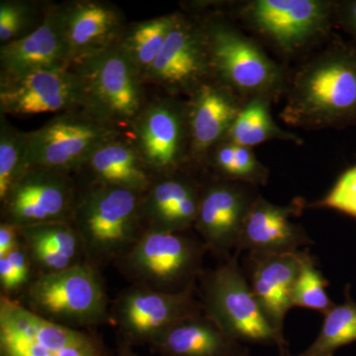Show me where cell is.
I'll list each match as a JSON object with an SVG mask.
<instances>
[{"label": "cell", "mask_w": 356, "mask_h": 356, "mask_svg": "<svg viewBox=\"0 0 356 356\" xmlns=\"http://www.w3.org/2000/svg\"><path fill=\"white\" fill-rule=\"evenodd\" d=\"M196 286L180 292H163L131 285L117 296L110 309L119 341L137 346L149 344L184 318L202 313Z\"/></svg>", "instance_id": "10"}, {"label": "cell", "mask_w": 356, "mask_h": 356, "mask_svg": "<svg viewBox=\"0 0 356 356\" xmlns=\"http://www.w3.org/2000/svg\"><path fill=\"white\" fill-rule=\"evenodd\" d=\"M254 187L221 179L202 188L194 228L206 250L225 257L236 250L248 210L259 196Z\"/></svg>", "instance_id": "16"}, {"label": "cell", "mask_w": 356, "mask_h": 356, "mask_svg": "<svg viewBox=\"0 0 356 356\" xmlns=\"http://www.w3.org/2000/svg\"><path fill=\"white\" fill-rule=\"evenodd\" d=\"M149 346L161 356H250L240 341L222 332L204 312L172 325Z\"/></svg>", "instance_id": "22"}, {"label": "cell", "mask_w": 356, "mask_h": 356, "mask_svg": "<svg viewBox=\"0 0 356 356\" xmlns=\"http://www.w3.org/2000/svg\"><path fill=\"white\" fill-rule=\"evenodd\" d=\"M70 69L83 83V109L127 133L147 103L144 93L146 83L119 46Z\"/></svg>", "instance_id": "7"}, {"label": "cell", "mask_w": 356, "mask_h": 356, "mask_svg": "<svg viewBox=\"0 0 356 356\" xmlns=\"http://www.w3.org/2000/svg\"><path fill=\"white\" fill-rule=\"evenodd\" d=\"M299 270L292 288V306L321 312L331 310L334 304L325 292L329 281L317 268L315 259L307 250H299Z\"/></svg>", "instance_id": "30"}, {"label": "cell", "mask_w": 356, "mask_h": 356, "mask_svg": "<svg viewBox=\"0 0 356 356\" xmlns=\"http://www.w3.org/2000/svg\"><path fill=\"white\" fill-rule=\"evenodd\" d=\"M280 117L294 127L356 126V47L337 42L304 65Z\"/></svg>", "instance_id": "1"}, {"label": "cell", "mask_w": 356, "mask_h": 356, "mask_svg": "<svg viewBox=\"0 0 356 356\" xmlns=\"http://www.w3.org/2000/svg\"><path fill=\"white\" fill-rule=\"evenodd\" d=\"M213 77L245 102L273 99L285 88L284 72L261 47L221 19L202 23Z\"/></svg>", "instance_id": "6"}, {"label": "cell", "mask_w": 356, "mask_h": 356, "mask_svg": "<svg viewBox=\"0 0 356 356\" xmlns=\"http://www.w3.org/2000/svg\"><path fill=\"white\" fill-rule=\"evenodd\" d=\"M76 196L70 173L27 168L1 201L2 222L19 228L70 222Z\"/></svg>", "instance_id": "13"}, {"label": "cell", "mask_w": 356, "mask_h": 356, "mask_svg": "<svg viewBox=\"0 0 356 356\" xmlns=\"http://www.w3.org/2000/svg\"><path fill=\"white\" fill-rule=\"evenodd\" d=\"M0 356L112 355L97 332L55 324L1 295Z\"/></svg>", "instance_id": "8"}, {"label": "cell", "mask_w": 356, "mask_h": 356, "mask_svg": "<svg viewBox=\"0 0 356 356\" xmlns=\"http://www.w3.org/2000/svg\"><path fill=\"white\" fill-rule=\"evenodd\" d=\"M116 356H140L133 350V348L129 344L118 341L117 346Z\"/></svg>", "instance_id": "37"}, {"label": "cell", "mask_w": 356, "mask_h": 356, "mask_svg": "<svg viewBox=\"0 0 356 356\" xmlns=\"http://www.w3.org/2000/svg\"><path fill=\"white\" fill-rule=\"evenodd\" d=\"M128 132L126 136L156 177L179 172L191 158L186 105L173 96L147 102Z\"/></svg>", "instance_id": "11"}, {"label": "cell", "mask_w": 356, "mask_h": 356, "mask_svg": "<svg viewBox=\"0 0 356 356\" xmlns=\"http://www.w3.org/2000/svg\"><path fill=\"white\" fill-rule=\"evenodd\" d=\"M21 234L19 227L10 222H2L0 224V257L8 254L20 243Z\"/></svg>", "instance_id": "36"}, {"label": "cell", "mask_w": 356, "mask_h": 356, "mask_svg": "<svg viewBox=\"0 0 356 356\" xmlns=\"http://www.w3.org/2000/svg\"><path fill=\"white\" fill-rule=\"evenodd\" d=\"M46 13V11H44ZM37 4L24 0L0 1V42L1 44L24 38L43 21Z\"/></svg>", "instance_id": "32"}, {"label": "cell", "mask_w": 356, "mask_h": 356, "mask_svg": "<svg viewBox=\"0 0 356 356\" xmlns=\"http://www.w3.org/2000/svg\"><path fill=\"white\" fill-rule=\"evenodd\" d=\"M36 275L60 273L86 262L83 243L70 222L20 228Z\"/></svg>", "instance_id": "25"}, {"label": "cell", "mask_w": 356, "mask_h": 356, "mask_svg": "<svg viewBox=\"0 0 356 356\" xmlns=\"http://www.w3.org/2000/svg\"><path fill=\"white\" fill-rule=\"evenodd\" d=\"M204 314L241 343L275 346L287 353L284 336L274 329L262 310L236 257L200 276Z\"/></svg>", "instance_id": "4"}, {"label": "cell", "mask_w": 356, "mask_h": 356, "mask_svg": "<svg viewBox=\"0 0 356 356\" xmlns=\"http://www.w3.org/2000/svg\"><path fill=\"white\" fill-rule=\"evenodd\" d=\"M270 102L267 98L257 97L243 103L224 140L250 149L270 140L301 144L299 137L276 125L271 117Z\"/></svg>", "instance_id": "27"}, {"label": "cell", "mask_w": 356, "mask_h": 356, "mask_svg": "<svg viewBox=\"0 0 356 356\" xmlns=\"http://www.w3.org/2000/svg\"><path fill=\"white\" fill-rule=\"evenodd\" d=\"M324 316V324L316 341L295 356H332L341 346L356 341V303L348 289L343 303L334 304Z\"/></svg>", "instance_id": "29"}, {"label": "cell", "mask_w": 356, "mask_h": 356, "mask_svg": "<svg viewBox=\"0 0 356 356\" xmlns=\"http://www.w3.org/2000/svg\"><path fill=\"white\" fill-rule=\"evenodd\" d=\"M180 14L172 13L127 26L119 48L144 79L156 60Z\"/></svg>", "instance_id": "26"}, {"label": "cell", "mask_w": 356, "mask_h": 356, "mask_svg": "<svg viewBox=\"0 0 356 356\" xmlns=\"http://www.w3.org/2000/svg\"><path fill=\"white\" fill-rule=\"evenodd\" d=\"M84 108L83 83L70 69L0 76V113L31 116Z\"/></svg>", "instance_id": "15"}, {"label": "cell", "mask_w": 356, "mask_h": 356, "mask_svg": "<svg viewBox=\"0 0 356 356\" xmlns=\"http://www.w3.org/2000/svg\"><path fill=\"white\" fill-rule=\"evenodd\" d=\"M36 276L25 245L21 243L8 254L0 257V288L2 296L22 295Z\"/></svg>", "instance_id": "33"}, {"label": "cell", "mask_w": 356, "mask_h": 356, "mask_svg": "<svg viewBox=\"0 0 356 356\" xmlns=\"http://www.w3.org/2000/svg\"><path fill=\"white\" fill-rule=\"evenodd\" d=\"M191 159L202 161L226 137L243 103L231 90L210 79L199 86L185 102Z\"/></svg>", "instance_id": "19"}, {"label": "cell", "mask_w": 356, "mask_h": 356, "mask_svg": "<svg viewBox=\"0 0 356 356\" xmlns=\"http://www.w3.org/2000/svg\"><path fill=\"white\" fill-rule=\"evenodd\" d=\"M205 245L184 233L145 229L132 248L115 262L131 285L163 292L196 286L202 275Z\"/></svg>", "instance_id": "5"}, {"label": "cell", "mask_w": 356, "mask_h": 356, "mask_svg": "<svg viewBox=\"0 0 356 356\" xmlns=\"http://www.w3.org/2000/svg\"><path fill=\"white\" fill-rule=\"evenodd\" d=\"M334 20L341 29L351 36L356 44V0L336 2Z\"/></svg>", "instance_id": "35"}, {"label": "cell", "mask_w": 356, "mask_h": 356, "mask_svg": "<svg viewBox=\"0 0 356 356\" xmlns=\"http://www.w3.org/2000/svg\"><path fill=\"white\" fill-rule=\"evenodd\" d=\"M207 39L202 24L181 14L146 76L170 96L189 97L206 81L213 79Z\"/></svg>", "instance_id": "14"}, {"label": "cell", "mask_w": 356, "mask_h": 356, "mask_svg": "<svg viewBox=\"0 0 356 356\" xmlns=\"http://www.w3.org/2000/svg\"><path fill=\"white\" fill-rule=\"evenodd\" d=\"M250 287L276 331L283 334V323L292 308V288L299 270V250L292 254L250 257Z\"/></svg>", "instance_id": "23"}, {"label": "cell", "mask_w": 356, "mask_h": 356, "mask_svg": "<svg viewBox=\"0 0 356 356\" xmlns=\"http://www.w3.org/2000/svg\"><path fill=\"white\" fill-rule=\"evenodd\" d=\"M211 165L227 181L259 186L266 184L268 170L257 161L250 147L222 140L211 151Z\"/></svg>", "instance_id": "28"}, {"label": "cell", "mask_w": 356, "mask_h": 356, "mask_svg": "<svg viewBox=\"0 0 356 356\" xmlns=\"http://www.w3.org/2000/svg\"><path fill=\"white\" fill-rule=\"evenodd\" d=\"M124 134L86 110L64 112L43 127L27 132L26 165L77 172L98 147Z\"/></svg>", "instance_id": "9"}, {"label": "cell", "mask_w": 356, "mask_h": 356, "mask_svg": "<svg viewBox=\"0 0 356 356\" xmlns=\"http://www.w3.org/2000/svg\"><path fill=\"white\" fill-rule=\"evenodd\" d=\"M18 301L40 317L74 329L91 330L111 322L102 274L86 262L35 276Z\"/></svg>", "instance_id": "3"}, {"label": "cell", "mask_w": 356, "mask_h": 356, "mask_svg": "<svg viewBox=\"0 0 356 356\" xmlns=\"http://www.w3.org/2000/svg\"><path fill=\"white\" fill-rule=\"evenodd\" d=\"M27 132H22L0 115V201L27 170Z\"/></svg>", "instance_id": "31"}, {"label": "cell", "mask_w": 356, "mask_h": 356, "mask_svg": "<svg viewBox=\"0 0 356 356\" xmlns=\"http://www.w3.org/2000/svg\"><path fill=\"white\" fill-rule=\"evenodd\" d=\"M81 170L88 172L90 184L118 187L140 194L149 189L156 178L126 134L98 147Z\"/></svg>", "instance_id": "24"}, {"label": "cell", "mask_w": 356, "mask_h": 356, "mask_svg": "<svg viewBox=\"0 0 356 356\" xmlns=\"http://www.w3.org/2000/svg\"><path fill=\"white\" fill-rule=\"evenodd\" d=\"M336 2L255 0L243 8L245 20L285 53H294L331 29Z\"/></svg>", "instance_id": "12"}, {"label": "cell", "mask_w": 356, "mask_h": 356, "mask_svg": "<svg viewBox=\"0 0 356 356\" xmlns=\"http://www.w3.org/2000/svg\"><path fill=\"white\" fill-rule=\"evenodd\" d=\"M312 207L330 208L356 218V165L344 172L322 200Z\"/></svg>", "instance_id": "34"}, {"label": "cell", "mask_w": 356, "mask_h": 356, "mask_svg": "<svg viewBox=\"0 0 356 356\" xmlns=\"http://www.w3.org/2000/svg\"><path fill=\"white\" fill-rule=\"evenodd\" d=\"M303 201L278 206L257 196L248 210L236 252L247 250L250 257L292 254L313 242L299 225L292 222L305 207Z\"/></svg>", "instance_id": "18"}, {"label": "cell", "mask_w": 356, "mask_h": 356, "mask_svg": "<svg viewBox=\"0 0 356 356\" xmlns=\"http://www.w3.org/2000/svg\"><path fill=\"white\" fill-rule=\"evenodd\" d=\"M1 76L69 70L70 60L58 6H49L31 34L0 47Z\"/></svg>", "instance_id": "20"}, {"label": "cell", "mask_w": 356, "mask_h": 356, "mask_svg": "<svg viewBox=\"0 0 356 356\" xmlns=\"http://www.w3.org/2000/svg\"><path fill=\"white\" fill-rule=\"evenodd\" d=\"M143 194L90 184L77 192L70 222L83 243L86 264L100 269L115 264L145 231Z\"/></svg>", "instance_id": "2"}, {"label": "cell", "mask_w": 356, "mask_h": 356, "mask_svg": "<svg viewBox=\"0 0 356 356\" xmlns=\"http://www.w3.org/2000/svg\"><path fill=\"white\" fill-rule=\"evenodd\" d=\"M287 356H291V355H287ZM332 356H334V355H332Z\"/></svg>", "instance_id": "38"}, {"label": "cell", "mask_w": 356, "mask_h": 356, "mask_svg": "<svg viewBox=\"0 0 356 356\" xmlns=\"http://www.w3.org/2000/svg\"><path fill=\"white\" fill-rule=\"evenodd\" d=\"M202 188L177 172L154 178L143 194L140 213L145 228L184 233L194 227Z\"/></svg>", "instance_id": "21"}, {"label": "cell", "mask_w": 356, "mask_h": 356, "mask_svg": "<svg viewBox=\"0 0 356 356\" xmlns=\"http://www.w3.org/2000/svg\"><path fill=\"white\" fill-rule=\"evenodd\" d=\"M58 9L70 67L118 46L127 28L123 13L109 2L76 0Z\"/></svg>", "instance_id": "17"}]
</instances>
